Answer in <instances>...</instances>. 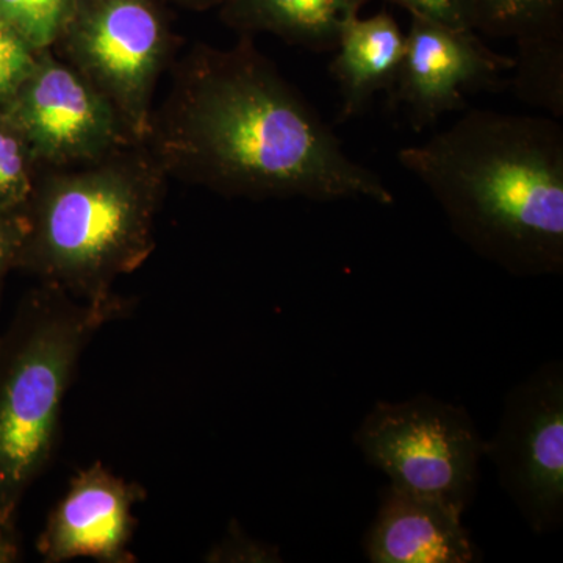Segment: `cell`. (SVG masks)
<instances>
[{
	"instance_id": "cell-1",
	"label": "cell",
	"mask_w": 563,
	"mask_h": 563,
	"mask_svg": "<svg viewBox=\"0 0 563 563\" xmlns=\"http://www.w3.org/2000/svg\"><path fill=\"white\" fill-rule=\"evenodd\" d=\"M146 141L166 174L229 198L395 202L247 38L188 55Z\"/></svg>"
},
{
	"instance_id": "cell-2",
	"label": "cell",
	"mask_w": 563,
	"mask_h": 563,
	"mask_svg": "<svg viewBox=\"0 0 563 563\" xmlns=\"http://www.w3.org/2000/svg\"><path fill=\"white\" fill-rule=\"evenodd\" d=\"M459 239L517 277L563 272V131L554 118L470 110L398 152Z\"/></svg>"
},
{
	"instance_id": "cell-3",
	"label": "cell",
	"mask_w": 563,
	"mask_h": 563,
	"mask_svg": "<svg viewBox=\"0 0 563 563\" xmlns=\"http://www.w3.org/2000/svg\"><path fill=\"white\" fill-rule=\"evenodd\" d=\"M139 141L96 161L51 169L25 201L18 266L79 301H117L114 282L155 247L166 172Z\"/></svg>"
},
{
	"instance_id": "cell-4",
	"label": "cell",
	"mask_w": 563,
	"mask_h": 563,
	"mask_svg": "<svg viewBox=\"0 0 563 563\" xmlns=\"http://www.w3.org/2000/svg\"><path fill=\"white\" fill-rule=\"evenodd\" d=\"M124 303L79 301L57 288L32 291L0 335V521L13 525L49 465L63 402L85 347Z\"/></svg>"
},
{
	"instance_id": "cell-5",
	"label": "cell",
	"mask_w": 563,
	"mask_h": 563,
	"mask_svg": "<svg viewBox=\"0 0 563 563\" xmlns=\"http://www.w3.org/2000/svg\"><path fill=\"white\" fill-rule=\"evenodd\" d=\"M354 444L393 487L463 514L476 498L485 440L465 407L426 393L377 401L355 429Z\"/></svg>"
},
{
	"instance_id": "cell-6",
	"label": "cell",
	"mask_w": 563,
	"mask_h": 563,
	"mask_svg": "<svg viewBox=\"0 0 563 563\" xmlns=\"http://www.w3.org/2000/svg\"><path fill=\"white\" fill-rule=\"evenodd\" d=\"M70 66L117 111L125 131L150 136L152 96L169 55L157 13L144 0H95L73 7L60 38Z\"/></svg>"
},
{
	"instance_id": "cell-7",
	"label": "cell",
	"mask_w": 563,
	"mask_h": 563,
	"mask_svg": "<svg viewBox=\"0 0 563 563\" xmlns=\"http://www.w3.org/2000/svg\"><path fill=\"white\" fill-rule=\"evenodd\" d=\"M485 459L537 536L563 525V363H543L504 396Z\"/></svg>"
},
{
	"instance_id": "cell-8",
	"label": "cell",
	"mask_w": 563,
	"mask_h": 563,
	"mask_svg": "<svg viewBox=\"0 0 563 563\" xmlns=\"http://www.w3.org/2000/svg\"><path fill=\"white\" fill-rule=\"evenodd\" d=\"M7 102L33 162L51 169L96 161L135 141L101 92L49 49L40 52L31 76Z\"/></svg>"
},
{
	"instance_id": "cell-9",
	"label": "cell",
	"mask_w": 563,
	"mask_h": 563,
	"mask_svg": "<svg viewBox=\"0 0 563 563\" xmlns=\"http://www.w3.org/2000/svg\"><path fill=\"white\" fill-rule=\"evenodd\" d=\"M410 16L406 54L388 103L406 111L410 128L421 132L444 113L466 109V92L498 88L503 74L514 68V57L492 51L473 29Z\"/></svg>"
},
{
	"instance_id": "cell-10",
	"label": "cell",
	"mask_w": 563,
	"mask_h": 563,
	"mask_svg": "<svg viewBox=\"0 0 563 563\" xmlns=\"http://www.w3.org/2000/svg\"><path fill=\"white\" fill-rule=\"evenodd\" d=\"M146 492L110 472L101 462L80 470L52 509L40 533L38 553L47 563L92 559L101 563H132L136 504Z\"/></svg>"
},
{
	"instance_id": "cell-11",
	"label": "cell",
	"mask_w": 563,
	"mask_h": 563,
	"mask_svg": "<svg viewBox=\"0 0 563 563\" xmlns=\"http://www.w3.org/2000/svg\"><path fill=\"white\" fill-rule=\"evenodd\" d=\"M461 510L388 484L363 542L372 563H473L483 559Z\"/></svg>"
},
{
	"instance_id": "cell-12",
	"label": "cell",
	"mask_w": 563,
	"mask_h": 563,
	"mask_svg": "<svg viewBox=\"0 0 563 563\" xmlns=\"http://www.w3.org/2000/svg\"><path fill=\"white\" fill-rule=\"evenodd\" d=\"M333 52L331 74L342 96L339 121L344 122L365 113L377 92H390L406 54V35L385 11L366 20L354 16Z\"/></svg>"
},
{
	"instance_id": "cell-13",
	"label": "cell",
	"mask_w": 563,
	"mask_h": 563,
	"mask_svg": "<svg viewBox=\"0 0 563 563\" xmlns=\"http://www.w3.org/2000/svg\"><path fill=\"white\" fill-rule=\"evenodd\" d=\"M369 0H231L228 16L242 32H269L313 52L335 51L351 18Z\"/></svg>"
},
{
	"instance_id": "cell-14",
	"label": "cell",
	"mask_w": 563,
	"mask_h": 563,
	"mask_svg": "<svg viewBox=\"0 0 563 563\" xmlns=\"http://www.w3.org/2000/svg\"><path fill=\"white\" fill-rule=\"evenodd\" d=\"M512 88L528 106L563 118V33L515 40Z\"/></svg>"
},
{
	"instance_id": "cell-15",
	"label": "cell",
	"mask_w": 563,
	"mask_h": 563,
	"mask_svg": "<svg viewBox=\"0 0 563 563\" xmlns=\"http://www.w3.org/2000/svg\"><path fill=\"white\" fill-rule=\"evenodd\" d=\"M474 32L498 38L563 33V0H468Z\"/></svg>"
},
{
	"instance_id": "cell-16",
	"label": "cell",
	"mask_w": 563,
	"mask_h": 563,
	"mask_svg": "<svg viewBox=\"0 0 563 563\" xmlns=\"http://www.w3.org/2000/svg\"><path fill=\"white\" fill-rule=\"evenodd\" d=\"M76 0H0V21L20 33L35 51L60 38Z\"/></svg>"
},
{
	"instance_id": "cell-17",
	"label": "cell",
	"mask_w": 563,
	"mask_h": 563,
	"mask_svg": "<svg viewBox=\"0 0 563 563\" xmlns=\"http://www.w3.org/2000/svg\"><path fill=\"white\" fill-rule=\"evenodd\" d=\"M32 162L21 133L9 121L7 128H0V210L21 207L31 198L35 187Z\"/></svg>"
},
{
	"instance_id": "cell-18",
	"label": "cell",
	"mask_w": 563,
	"mask_h": 563,
	"mask_svg": "<svg viewBox=\"0 0 563 563\" xmlns=\"http://www.w3.org/2000/svg\"><path fill=\"white\" fill-rule=\"evenodd\" d=\"M38 54L20 33L0 21V101H9L31 76Z\"/></svg>"
},
{
	"instance_id": "cell-19",
	"label": "cell",
	"mask_w": 563,
	"mask_h": 563,
	"mask_svg": "<svg viewBox=\"0 0 563 563\" xmlns=\"http://www.w3.org/2000/svg\"><path fill=\"white\" fill-rule=\"evenodd\" d=\"M207 562L213 563H276L280 562L279 548L274 544L252 539L236 521H232L231 528L224 539L206 554Z\"/></svg>"
},
{
	"instance_id": "cell-20",
	"label": "cell",
	"mask_w": 563,
	"mask_h": 563,
	"mask_svg": "<svg viewBox=\"0 0 563 563\" xmlns=\"http://www.w3.org/2000/svg\"><path fill=\"white\" fill-rule=\"evenodd\" d=\"M410 14L431 18L453 27L472 29L468 0H387Z\"/></svg>"
},
{
	"instance_id": "cell-21",
	"label": "cell",
	"mask_w": 563,
	"mask_h": 563,
	"mask_svg": "<svg viewBox=\"0 0 563 563\" xmlns=\"http://www.w3.org/2000/svg\"><path fill=\"white\" fill-rule=\"evenodd\" d=\"M18 209L20 207L0 210V288L7 272L11 266H16L22 240H24V211H18Z\"/></svg>"
},
{
	"instance_id": "cell-22",
	"label": "cell",
	"mask_w": 563,
	"mask_h": 563,
	"mask_svg": "<svg viewBox=\"0 0 563 563\" xmlns=\"http://www.w3.org/2000/svg\"><path fill=\"white\" fill-rule=\"evenodd\" d=\"M20 558V547L14 537L13 525L0 521V563H10Z\"/></svg>"
}]
</instances>
